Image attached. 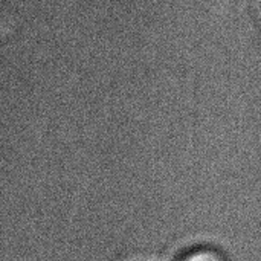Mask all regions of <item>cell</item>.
Returning a JSON list of instances; mask_svg holds the SVG:
<instances>
[{
  "label": "cell",
  "instance_id": "cell-1",
  "mask_svg": "<svg viewBox=\"0 0 261 261\" xmlns=\"http://www.w3.org/2000/svg\"><path fill=\"white\" fill-rule=\"evenodd\" d=\"M176 261H229L228 255L211 245H199L185 249Z\"/></svg>",
  "mask_w": 261,
  "mask_h": 261
}]
</instances>
